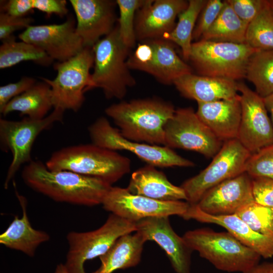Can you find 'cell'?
I'll return each instance as SVG.
<instances>
[{
	"label": "cell",
	"instance_id": "41",
	"mask_svg": "<svg viewBox=\"0 0 273 273\" xmlns=\"http://www.w3.org/2000/svg\"><path fill=\"white\" fill-rule=\"evenodd\" d=\"M1 3V12L15 17H26L34 9L32 0H9Z\"/></svg>",
	"mask_w": 273,
	"mask_h": 273
},
{
	"label": "cell",
	"instance_id": "22",
	"mask_svg": "<svg viewBox=\"0 0 273 273\" xmlns=\"http://www.w3.org/2000/svg\"><path fill=\"white\" fill-rule=\"evenodd\" d=\"M199 118L223 143L237 139L241 117L240 95L211 102H197Z\"/></svg>",
	"mask_w": 273,
	"mask_h": 273
},
{
	"label": "cell",
	"instance_id": "45",
	"mask_svg": "<svg viewBox=\"0 0 273 273\" xmlns=\"http://www.w3.org/2000/svg\"><path fill=\"white\" fill-rule=\"evenodd\" d=\"M54 273H69L64 265V264H59L55 270Z\"/></svg>",
	"mask_w": 273,
	"mask_h": 273
},
{
	"label": "cell",
	"instance_id": "26",
	"mask_svg": "<svg viewBox=\"0 0 273 273\" xmlns=\"http://www.w3.org/2000/svg\"><path fill=\"white\" fill-rule=\"evenodd\" d=\"M132 233L119 237L108 251L99 257L101 266L93 273H112L139 263L146 240L140 233Z\"/></svg>",
	"mask_w": 273,
	"mask_h": 273
},
{
	"label": "cell",
	"instance_id": "14",
	"mask_svg": "<svg viewBox=\"0 0 273 273\" xmlns=\"http://www.w3.org/2000/svg\"><path fill=\"white\" fill-rule=\"evenodd\" d=\"M102 204L106 211L134 223L149 217H183L190 206L188 202L156 200L132 194L126 188L112 186Z\"/></svg>",
	"mask_w": 273,
	"mask_h": 273
},
{
	"label": "cell",
	"instance_id": "5",
	"mask_svg": "<svg viewBox=\"0 0 273 273\" xmlns=\"http://www.w3.org/2000/svg\"><path fill=\"white\" fill-rule=\"evenodd\" d=\"M183 238L193 251L222 271L244 273L258 264L261 257L229 232L202 228L189 231Z\"/></svg>",
	"mask_w": 273,
	"mask_h": 273
},
{
	"label": "cell",
	"instance_id": "3",
	"mask_svg": "<svg viewBox=\"0 0 273 273\" xmlns=\"http://www.w3.org/2000/svg\"><path fill=\"white\" fill-rule=\"evenodd\" d=\"M45 164L51 171H70L111 185L130 170L129 158L92 143L63 148L54 152Z\"/></svg>",
	"mask_w": 273,
	"mask_h": 273
},
{
	"label": "cell",
	"instance_id": "1",
	"mask_svg": "<svg viewBox=\"0 0 273 273\" xmlns=\"http://www.w3.org/2000/svg\"><path fill=\"white\" fill-rule=\"evenodd\" d=\"M21 177L30 188L56 202L87 206L102 204L112 187L98 178L68 170L51 171L39 160L27 163Z\"/></svg>",
	"mask_w": 273,
	"mask_h": 273
},
{
	"label": "cell",
	"instance_id": "9",
	"mask_svg": "<svg viewBox=\"0 0 273 273\" xmlns=\"http://www.w3.org/2000/svg\"><path fill=\"white\" fill-rule=\"evenodd\" d=\"M64 112L61 109L54 108L51 114L41 119L28 117L18 121L0 119L1 149L5 152L10 151L12 154L4 182L5 189L21 165L32 160L31 150L37 136L55 123L62 122Z\"/></svg>",
	"mask_w": 273,
	"mask_h": 273
},
{
	"label": "cell",
	"instance_id": "10",
	"mask_svg": "<svg viewBox=\"0 0 273 273\" xmlns=\"http://www.w3.org/2000/svg\"><path fill=\"white\" fill-rule=\"evenodd\" d=\"M251 154L237 139L223 142L210 163L180 186L186 194L187 202L196 204L210 189L245 172L246 164Z\"/></svg>",
	"mask_w": 273,
	"mask_h": 273
},
{
	"label": "cell",
	"instance_id": "39",
	"mask_svg": "<svg viewBox=\"0 0 273 273\" xmlns=\"http://www.w3.org/2000/svg\"><path fill=\"white\" fill-rule=\"evenodd\" d=\"M34 20L30 17H15L7 13H0V39L4 41L19 30L27 29L32 25Z\"/></svg>",
	"mask_w": 273,
	"mask_h": 273
},
{
	"label": "cell",
	"instance_id": "4",
	"mask_svg": "<svg viewBox=\"0 0 273 273\" xmlns=\"http://www.w3.org/2000/svg\"><path fill=\"white\" fill-rule=\"evenodd\" d=\"M92 49L94 57L92 89L101 88L108 99H122L128 88L135 85L136 80L127 64L130 50L121 40L117 24Z\"/></svg>",
	"mask_w": 273,
	"mask_h": 273
},
{
	"label": "cell",
	"instance_id": "19",
	"mask_svg": "<svg viewBox=\"0 0 273 273\" xmlns=\"http://www.w3.org/2000/svg\"><path fill=\"white\" fill-rule=\"evenodd\" d=\"M188 4L185 0H145L135 15L136 40L162 38L173 30L176 17Z\"/></svg>",
	"mask_w": 273,
	"mask_h": 273
},
{
	"label": "cell",
	"instance_id": "20",
	"mask_svg": "<svg viewBox=\"0 0 273 273\" xmlns=\"http://www.w3.org/2000/svg\"><path fill=\"white\" fill-rule=\"evenodd\" d=\"M168 216H154L135 223L136 231L153 241L165 252L176 273H191L192 250L172 228Z\"/></svg>",
	"mask_w": 273,
	"mask_h": 273
},
{
	"label": "cell",
	"instance_id": "25",
	"mask_svg": "<svg viewBox=\"0 0 273 273\" xmlns=\"http://www.w3.org/2000/svg\"><path fill=\"white\" fill-rule=\"evenodd\" d=\"M16 195L22 210V216H15L7 230L0 235V243L11 249L21 251L33 257L37 248L50 239L49 235L44 231L33 229L27 214V200L17 192L14 184Z\"/></svg>",
	"mask_w": 273,
	"mask_h": 273
},
{
	"label": "cell",
	"instance_id": "2",
	"mask_svg": "<svg viewBox=\"0 0 273 273\" xmlns=\"http://www.w3.org/2000/svg\"><path fill=\"white\" fill-rule=\"evenodd\" d=\"M175 111L171 103L154 97L121 101L109 106L105 112L126 139L164 146V127Z\"/></svg>",
	"mask_w": 273,
	"mask_h": 273
},
{
	"label": "cell",
	"instance_id": "43",
	"mask_svg": "<svg viewBox=\"0 0 273 273\" xmlns=\"http://www.w3.org/2000/svg\"><path fill=\"white\" fill-rule=\"evenodd\" d=\"M244 273H273V262L259 263Z\"/></svg>",
	"mask_w": 273,
	"mask_h": 273
},
{
	"label": "cell",
	"instance_id": "30",
	"mask_svg": "<svg viewBox=\"0 0 273 273\" xmlns=\"http://www.w3.org/2000/svg\"><path fill=\"white\" fill-rule=\"evenodd\" d=\"M24 61H31L47 67L51 65L54 60L36 46L22 40L17 41L14 35L2 41L0 46L1 69L12 67Z\"/></svg>",
	"mask_w": 273,
	"mask_h": 273
},
{
	"label": "cell",
	"instance_id": "35",
	"mask_svg": "<svg viewBox=\"0 0 273 273\" xmlns=\"http://www.w3.org/2000/svg\"><path fill=\"white\" fill-rule=\"evenodd\" d=\"M245 172L252 178L273 180V144L251 154L246 164Z\"/></svg>",
	"mask_w": 273,
	"mask_h": 273
},
{
	"label": "cell",
	"instance_id": "37",
	"mask_svg": "<svg viewBox=\"0 0 273 273\" xmlns=\"http://www.w3.org/2000/svg\"><path fill=\"white\" fill-rule=\"evenodd\" d=\"M236 14L248 25L258 14L265 0H226Z\"/></svg>",
	"mask_w": 273,
	"mask_h": 273
},
{
	"label": "cell",
	"instance_id": "17",
	"mask_svg": "<svg viewBox=\"0 0 273 273\" xmlns=\"http://www.w3.org/2000/svg\"><path fill=\"white\" fill-rule=\"evenodd\" d=\"M74 11L76 32L84 47L92 48L110 33L117 22L116 1L70 0Z\"/></svg>",
	"mask_w": 273,
	"mask_h": 273
},
{
	"label": "cell",
	"instance_id": "12",
	"mask_svg": "<svg viewBox=\"0 0 273 273\" xmlns=\"http://www.w3.org/2000/svg\"><path fill=\"white\" fill-rule=\"evenodd\" d=\"M135 48L127 60L129 68L147 73L161 83L173 84L179 77L193 73L170 41L162 38L145 40Z\"/></svg>",
	"mask_w": 273,
	"mask_h": 273
},
{
	"label": "cell",
	"instance_id": "27",
	"mask_svg": "<svg viewBox=\"0 0 273 273\" xmlns=\"http://www.w3.org/2000/svg\"><path fill=\"white\" fill-rule=\"evenodd\" d=\"M53 107L50 86L44 81L36 82L31 88L11 100L0 113L4 116L13 112L41 119Z\"/></svg>",
	"mask_w": 273,
	"mask_h": 273
},
{
	"label": "cell",
	"instance_id": "31",
	"mask_svg": "<svg viewBox=\"0 0 273 273\" xmlns=\"http://www.w3.org/2000/svg\"><path fill=\"white\" fill-rule=\"evenodd\" d=\"M245 78L254 85L255 92L261 97L273 93V50H259L252 55Z\"/></svg>",
	"mask_w": 273,
	"mask_h": 273
},
{
	"label": "cell",
	"instance_id": "33",
	"mask_svg": "<svg viewBox=\"0 0 273 273\" xmlns=\"http://www.w3.org/2000/svg\"><path fill=\"white\" fill-rule=\"evenodd\" d=\"M145 0H116L119 10L117 25L122 43L129 50L136 47L134 22L136 11Z\"/></svg>",
	"mask_w": 273,
	"mask_h": 273
},
{
	"label": "cell",
	"instance_id": "44",
	"mask_svg": "<svg viewBox=\"0 0 273 273\" xmlns=\"http://www.w3.org/2000/svg\"><path fill=\"white\" fill-rule=\"evenodd\" d=\"M263 101L273 125V93L264 98Z\"/></svg>",
	"mask_w": 273,
	"mask_h": 273
},
{
	"label": "cell",
	"instance_id": "38",
	"mask_svg": "<svg viewBox=\"0 0 273 273\" xmlns=\"http://www.w3.org/2000/svg\"><path fill=\"white\" fill-rule=\"evenodd\" d=\"M36 83L34 78L24 76L16 82L0 86V111L11 100L27 91Z\"/></svg>",
	"mask_w": 273,
	"mask_h": 273
},
{
	"label": "cell",
	"instance_id": "13",
	"mask_svg": "<svg viewBox=\"0 0 273 273\" xmlns=\"http://www.w3.org/2000/svg\"><path fill=\"white\" fill-rule=\"evenodd\" d=\"M164 139V146L194 151L206 158H213L223 143L191 107L175 110L165 125Z\"/></svg>",
	"mask_w": 273,
	"mask_h": 273
},
{
	"label": "cell",
	"instance_id": "8",
	"mask_svg": "<svg viewBox=\"0 0 273 273\" xmlns=\"http://www.w3.org/2000/svg\"><path fill=\"white\" fill-rule=\"evenodd\" d=\"M136 231L135 224L114 214L97 230L70 232L67 235L69 248L64 264L69 273H86L85 261L105 254L121 236Z\"/></svg>",
	"mask_w": 273,
	"mask_h": 273
},
{
	"label": "cell",
	"instance_id": "7",
	"mask_svg": "<svg viewBox=\"0 0 273 273\" xmlns=\"http://www.w3.org/2000/svg\"><path fill=\"white\" fill-rule=\"evenodd\" d=\"M94 59L92 48L85 47L69 60L54 64L57 72L54 79L41 78L51 87L54 108L74 112L81 108L85 100L84 92L92 89L90 70Z\"/></svg>",
	"mask_w": 273,
	"mask_h": 273
},
{
	"label": "cell",
	"instance_id": "16",
	"mask_svg": "<svg viewBox=\"0 0 273 273\" xmlns=\"http://www.w3.org/2000/svg\"><path fill=\"white\" fill-rule=\"evenodd\" d=\"M75 27V19L70 16L59 24L31 25L20 33L18 37L39 48L54 61L64 62L84 48Z\"/></svg>",
	"mask_w": 273,
	"mask_h": 273
},
{
	"label": "cell",
	"instance_id": "46",
	"mask_svg": "<svg viewBox=\"0 0 273 273\" xmlns=\"http://www.w3.org/2000/svg\"><path fill=\"white\" fill-rule=\"evenodd\" d=\"M270 6H271V7L272 8V9H273V1H271V3H270Z\"/></svg>",
	"mask_w": 273,
	"mask_h": 273
},
{
	"label": "cell",
	"instance_id": "6",
	"mask_svg": "<svg viewBox=\"0 0 273 273\" xmlns=\"http://www.w3.org/2000/svg\"><path fill=\"white\" fill-rule=\"evenodd\" d=\"M259 51L246 43L199 40L193 42L190 61L198 75L228 78H245L252 55Z\"/></svg>",
	"mask_w": 273,
	"mask_h": 273
},
{
	"label": "cell",
	"instance_id": "36",
	"mask_svg": "<svg viewBox=\"0 0 273 273\" xmlns=\"http://www.w3.org/2000/svg\"><path fill=\"white\" fill-rule=\"evenodd\" d=\"M224 6V1L208 0L201 12L195 25L193 40L197 41L211 27Z\"/></svg>",
	"mask_w": 273,
	"mask_h": 273
},
{
	"label": "cell",
	"instance_id": "40",
	"mask_svg": "<svg viewBox=\"0 0 273 273\" xmlns=\"http://www.w3.org/2000/svg\"><path fill=\"white\" fill-rule=\"evenodd\" d=\"M254 201L262 206L273 208V180L267 178H252Z\"/></svg>",
	"mask_w": 273,
	"mask_h": 273
},
{
	"label": "cell",
	"instance_id": "32",
	"mask_svg": "<svg viewBox=\"0 0 273 273\" xmlns=\"http://www.w3.org/2000/svg\"><path fill=\"white\" fill-rule=\"evenodd\" d=\"M245 43L258 50H273V9L265 4L248 25Z\"/></svg>",
	"mask_w": 273,
	"mask_h": 273
},
{
	"label": "cell",
	"instance_id": "21",
	"mask_svg": "<svg viewBox=\"0 0 273 273\" xmlns=\"http://www.w3.org/2000/svg\"><path fill=\"white\" fill-rule=\"evenodd\" d=\"M201 222L214 223L225 229L241 243L252 249L261 257H273V239L253 231L236 214L212 215L201 210L196 204H190L182 217Z\"/></svg>",
	"mask_w": 273,
	"mask_h": 273
},
{
	"label": "cell",
	"instance_id": "34",
	"mask_svg": "<svg viewBox=\"0 0 273 273\" xmlns=\"http://www.w3.org/2000/svg\"><path fill=\"white\" fill-rule=\"evenodd\" d=\"M235 214L254 232L273 239V208L254 201L240 209Z\"/></svg>",
	"mask_w": 273,
	"mask_h": 273
},
{
	"label": "cell",
	"instance_id": "29",
	"mask_svg": "<svg viewBox=\"0 0 273 273\" xmlns=\"http://www.w3.org/2000/svg\"><path fill=\"white\" fill-rule=\"evenodd\" d=\"M207 0H190L187 8L178 16V21L173 30L162 39L178 45L181 49L184 59L189 61L193 33L199 15Z\"/></svg>",
	"mask_w": 273,
	"mask_h": 273
},
{
	"label": "cell",
	"instance_id": "42",
	"mask_svg": "<svg viewBox=\"0 0 273 273\" xmlns=\"http://www.w3.org/2000/svg\"><path fill=\"white\" fill-rule=\"evenodd\" d=\"M34 9H36L50 16L56 14L63 17L68 13L65 0H32Z\"/></svg>",
	"mask_w": 273,
	"mask_h": 273
},
{
	"label": "cell",
	"instance_id": "24",
	"mask_svg": "<svg viewBox=\"0 0 273 273\" xmlns=\"http://www.w3.org/2000/svg\"><path fill=\"white\" fill-rule=\"evenodd\" d=\"M126 189L132 194L158 201L187 200L180 186L171 184L163 172L148 164L132 173Z\"/></svg>",
	"mask_w": 273,
	"mask_h": 273
},
{
	"label": "cell",
	"instance_id": "11",
	"mask_svg": "<svg viewBox=\"0 0 273 273\" xmlns=\"http://www.w3.org/2000/svg\"><path fill=\"white\" fill-rule=\"evenodd\" d=\"M92 144L112 150L129 151L148 165L159 167H192L194 163L166 146L138 143L124 138L104 117L98 118L88 127Z\"/></svg>",
	"mask_w": 273,
	"mask_h": 273
},
{
	"label": "cell",
	"instance_id": "18",
	"mask_svg": "<svg viewBox=\"0 0 273 273\" xmlns=\"http://www.w3.org/2000/svg\"><path fill=\"white\" fill-rule=\"evenodd\" d=\"M254 201L252 178L244 172L210 189L196 205L208 214L231 215Z\"/></svg>",
	"mask_w": 273,
	"mask_h": 273
},
{
	"label": "cell",
	"instance_id": "23",
	"mask_svg": "<svg viewBox=\"0 0 273 273\" xmlns=\"http://www.w3.org/2000/svg\"><path fill=\"white\" fill-rule=\"evenodd\" d=\"M173 84L181 95L197 102L230 99L239 95L237 81L193 73L177 79Z\"/></svg>",
	"mask_w": 273,
	"mask_h": 273
},
{
	"label": "cell",
	"instance_id": "28",
	"mask_svg": "<svg viewBox=\"0 0 273 273\" xmlns=\"http://www.w3.org/2000/svg\"><path fill=\"white\" fill-rule=\"evenodd\" d=\"M247 26L224 1V6L217 19L200 40L244 43Z\"/></svg>",
	"mask_w": 273,
	"mask_h": 273
},
{
	"label": "cell",
	"instance_id": "15",
	"mask_svg": "<svg viewBox=\"0 0 273 273\" xmlns=\"http://www.w3.org/2000/svg\"><path fill=\"white\" fill-rule=\"evenodd\" d=\"M241 117L237 139L252 154L273 144V125L263 98L238 82Z\"/></svg>",
	"mask_w": 273,
	"mask_h": 273
}]
</instances>
